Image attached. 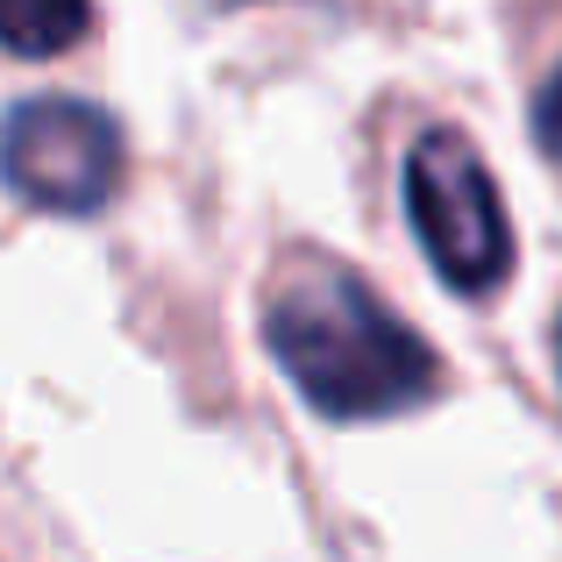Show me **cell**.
I'll list each match as a JSON object with an SVG mask.
<instances>
[{
	"mask_svg": "<svg viewBox=\"0 0 562 562\" xmlns=\"http://www.w3.org/2000/svg\"><path fill=\"white\" fill-rule=\"evenodd\" d=\"M406 214L456 292H498L513 271V221L484 157L456 128H427L406 157Z\"/></svg>",
	"mask_w": 562,
	"mask_h": 562,
	"instance_id": "cell-2",
	"label": "cell"
},
{
	"mask_svg": "<svg viewBox=\"0 0 562 562\" xmlns=\"http://www.w3.org/2000/svg\"><path fill=\"white\" fill-rule=\"evenodd\" d=\"M93 0H0V50L14 57H57L86 36Z\"/></svg>",
	"mask_w": 562,
	"mask_h": 562,
	"instance_id": "cell-4",
	"label": "cell"
},
{
	"mask_svg": "<svg viewBox=\"0 0 562 562\" xmlns=\"http://www.w3.org/2000/svg\"><path fill=\"white\" fill-rule=\"evenodd\" d=\"M535 143L562 165V65H555V79L535 93Z\"/></svg>",
	"mask_w": 562,
	"mask_h": 562,
	"instance_id": "cell-5",
	"label": "cell"
},
{
	"mask_svg": "<svg viewBox=\"0 0 562 562\" xmlns=\"http://www.w3.org/2000/svg\"><path fill=\"white\" fill-rule=\"evenodd\" d=\"M555 363H562V328H555Z\"/></svg>",
	"mask_w": 562,
	"mask_h": 562,
	"instance_id": "cell-6",
	"label": "cell"
},
{
	"mask_svg": "<svg viewBox=\"0 0 562 562\" xmlns=\"http://www.w3.org/2000/svg\"><path fill=\"white\" fill-rule=\"evenodd\" d=\"M0 179L50 214H93L122 186V128L86 100H22L0 122Z\"/></svg>",
	"mask_w": 562,
	"mask_h": 562,
	"instance_id": "cell-3",
	"label": "cell"
},
{
	"mask_svg": "<svg viewBox=\"0 0 562 562\" xmlns=\"http://www.w3.org/2000/svg\"><path fill=\"white\" fill-rule=\"evenodd\" d=\"M263 342L278 371L328 420H384L435 398L441 363L357 271L292 257L263 292Z\"/></svg>",
	"mask_w": 562,
	"mask_h": 562,
	"instance_id": "cell-1",
	"label": "cell"
}]
</instances>
